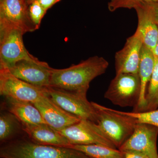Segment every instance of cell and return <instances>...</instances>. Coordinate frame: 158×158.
Segmentation results:
<instances>
[{"instance_id":"6da1fadb","label":"cell","mask_w":158,"mask_h":158,"mask_svg":"<svg viewBox=\"0 0 158 158\" xmlns=\"http://www.w3.org/2000/svg\"><path fill=\"white\" fill-rule=\"evenodd\" d=\"M109 65L103 57L94 56L68 68H53L50 87L87 93L91 81L105 73Z\"/></svg>"},{"instance_id":"7a4b0ae2","label":"cell","mask_w":158,"mask_h":158,"mask_svg":"<svg viewBox=\"0 0 158 158\" xmlns=\"http://www.w3.org/2000/svg\"><path fill=\"white\" fill-rule=\"evenodd\" d=\"M2 158H90L84 153L69 147L43 145L29 138L6 142L0 148Z\"/></svg>"},{"instance_id":"3957f363","label":"cell","mask_w":158,"mask_h":158,"mask_svg":"<svg viewBox=\"0 0 158 158\" xmlns=\"http://www.w3.org/2000/svg\"><path fill=\"white\" fill-rule=\"evenodd\" d=\"M98 112L97 124L116 148H119L131 135L137 123L135 118L122 111L92 102Z\"/></svg>"},{"instance_id":"277c9868","label":"cell","mask_w":158,"mask_h":158,"mask_svg":"<svg viewBox=\"0 0 158 158\" xmlns=\"http://www.w3.org/2000/svg\"><path fill=\"white\" fill-rule=\"evenodd\" d=\"M141 83L138 73H119L110 82L105 98L122 107H135L140 95Z\"/></svg>"},{"instance_id":"5b68a950","label":"cell","mask_w":158,"mask_h":158,"mask_svg":"<svg viewBox=\"0 0 158 158\" xmlns=\"http://www.w3.org/2000/svg\"><path fill=\"white\" fill-rule=\"evenodd\" d=\"M48 93L56 104L66 112L77 116L97 123L98 112L88 101L87 93L73 92L54 87L47 88Z\"/></svg>"},{"instance_id":"8992f818","label":"cell","mask_w":158,"mask_h":158,"mask_svg":"<svg viewBox=\"0 0 158 158\" xmlns=\"http://www.w3.org/2000/svg\"><path fill=\"white\" fill-rule=\"evenodd\" d=\"M24 34L16 28L0 27V68H9L21 60L37 59L26 48Z\"/></svg>"},{"instance_id":"52a82bcc","label":"cell","mask_w":158,"mask_h":158,"mask_svg":"<svg viewBox=\"0 0 158 158\" xmlns=\"http://www.w3.org/2000/svg\"><path fill=\"white\" fill-rule=\"evenodd\" d=\"M0 94L34 103L48 94L47 88H40L18 78L7 68H0Z\"/></svg>"},{"instance_id":"ba28073f","label":"cell","mask_w":158,"mask_h":158,"mask_svg":"<svg viewBox=\"0 0 158 158\" xmlns=\"http://www.w3.org/2000/svg\"><path fill=\"white\" fill-rule=\"evenodd\" d=\"M71 144H98L116 148L97 123L90 120L81 119L77 123L59 131Z\"/></svg>"},{"instance_id":"9c48e42d","label":"cell","mask_w":158,"mask_h":158,"mask_svg":"<svg viewBox=\"0 0 158 158\" xmlns=\"http://www.w3.org/2000/svg\"><path fill=\"white\" fill-rule=\"evenodd\" d=\"M158 127L137 123L129 138L118 148L123 152L141 153L149 158H158L157 140Z\"/></svg>"},{"instance_id":"30bf717a","label":"cell","mask_w":158,"mask_h":158,"mask_svg":"<svg viewBox=\"0 0 158 158\" xmlns=\"http://www.w3.org/2000/svg\"><path fill=\"white\" fill-rule=\"evenodd\" d=\"M26 0H1L0 27H12L24 34L37 30L31 21Z\"/></svg>"},{"instance_id":"8fae6325","label":"cell","mask_w":158,"mask_h":158,"mask_svg":"<svg viewBox=\"0 0 158 158\" xmlns=\"http://www.w3.org/2000/svg\"><path fill=\"white\" fill-rule=\"evenodd\" d=\"M7 69L14 76L31 85L40 88L50 87L53 68L47 62L37 59L23 60Z\"/></svg>"},{"instance_id":"7c38bea8","label":"cell","mask_w":158,"mask_h":158,"mask_svg":"<svg viewBox=\"0 0 158 158\" xmlns=\"http://www.w3.org/2000/svg\"><path fill=\"white\" fill-rule=\"evenodd\" d=\"M143 45L141 34L136 31L135 34L127 39L123 48L115 54L116 74L138 73Z\"/></svg>"},{"instance_id":"4fadbf2b","label":"cell","mask_w":158,"mask_h":158,"mask_svg":"<svg viewBox=\"0 0 158 158\" xmlns=\"http://www.w3.org/2000/svg\"><path fill=\"white\" fill-rule=\"evenodd\" d=\"M34 104L39 110L47 124L58 131L77 123L81 119L56 104L48 94Z\"/></svg>"},{"instance_id":"5bb4252c","label":"cell","mask_w":158,"mask_h":158,"mask_svg":"<svg viewBox=\"0 0 158 158\" xmlns=\"http://www.w3.org/2000/svg\"><path fill=\"white\" fill-rule=\"evenodd\" d=\"M138 19L136 31L141 34L143 44L154 52L158 40V26L148 3L140 4L135 8Z\"/></svg>"},{"instance_id":"9a60e30c","label":"cell","mask_w":158,"mask_h":158,"mask_svg":"<svg viewBox=\"0 0 158 158\" xmlns=\"http://www.w3.org/2000/svg\"><path fill=\"white\" fill-rule=\"evenodd\" d=\"M22 128L29 139L37 144L63 147L71 145L67 138L48 124L23 126Z\"/></svg>"},{"instance_id":"2e32d148","label":"cell","mask_w":158,"mask_h":158,"mask_svg":"<svg viewBox=\"0 0 158 158\" xmlns=\"http://www.w3.org/2000/svg\"><path fill=\"white\" fill-rule=\"evenodd\" d=\"M6 98L7 110L16 117L22 126L47 124L34 104L9 98Z\"/></svg>"},{"instance_id":"e0dca14e","label":"cell","mask_w":158,"mask_h":158,"mask_svg":"<svg viewBox=\"0 0 158 158\" xmlns=\"http://www.w3.org/2000/svg\"><path fill=\"white\" fill-rule=\"evenodd\" d=\"M155 59L153 52L143 45L138 71L141 83L140 98L138 104L134 108L133 112H142L143 111L145 105V95L153 71Z\"/></svg>"},{"instance_id":"ac0fdd59","label":"cell","mask_w":158,"mask_h":158,"mask_svg":"<svg viewBox=\"0 0 158 158\" xmlns=\"http://www.w3.org/2000/svg\"><path fill=\"white\" fill-rule=\"evenodd\" d=\"M69 148L77 150L84 153L90 158H124V153L116 148L98 145H75Z\"/></svg>"},{"instance_id":"d6986e66","label":"cell","mask_w":158,"mask_h":158,"mask_svg":"<svg viewBox=\"0 0 158 158\" xmlns=\"http://www.w3.org/2000/svg\"><path fill=\"white\" fill-rule=\"evenodd\" d=\"M155 64L145 95V105L142 112L156 110L158 107V59Z\"/></svg>"},{"instance_id":"ffe728a7","label":"cell","mask_w":158,"mask_h":158,"mask_svg":"<svg viewBox=\"0 0 158 158\" xmlns=\"http://www.w3.org/2000/svg\"><path fill=\"white\" fill-rule=\"evenodd\" d=\"M20 122L10 112L1 113L0 116V141L6 143L14 135L19 128Z\"/></svg>"},{"instance_id":"44dd1931","label":"cell","mask_w":158,"mask_h":158,"mask_svg":"<svg viewBox=\"0 0 158 158\" xmlns=\"http://www.w3.org/2000/svg\"><path fill=\"white\" fill-rule=\"evenodd\" d=\"M135 118L137 123H147L158 127V109L144 112H125Z\"/></svg>"},{"instance_id":"7402d4cb","label":"cell","mask_w":158,"mask_h":158,"mask_svg":"<svg viewBox=\"0 0 158 158\" xmlns=\"http://www.w3.org/2000/svg\"><path fill=\"white\" fill-rule=\"evenodd\" d=\"M156 2L158 0H110L108 8L109 11L113 12L119 9H135L142 3Z\"/></svg>"},{"instance_id":"603a6c76","label":"cell","mask_w":158,"mask_h":158,"mask_svg":"<svg viewBox=\"0 0 158 158\" xmlns=\"http://www.w3.org/2000/svg\"><path fill=\"white\" fill-rule=\"evenodd\" d=\"M46 11L40 4L37 0H36L29 5V16L37 30L39 29L41 20Z\"/></svg>"},{"instance_id":"cb8c5ba5","label":"cell","mask_w":158,"mask_h":158,"mask_svg":"<svg viewBox=\"0 0 158 158\" xmlns=\"http://www.w3.org/2000/svg\"><path fill=\"white\" fill-rule=\"evenodd\" d=\"M60 1L61 0H37L43 9L46 11Z\"/></svg>"},{"instance_id":"d4e9b609","label":"cell","mask_w":158,"mask_h":158,"mask_svg":"<svg viewBox=\"0 0 158 158\" xmlns=\"http://www.w3.org/2000/svg\"><path fill=\"white\" fill-rule=\"evenodd\" d=\"M148 3L152 11L155 21L158 26V2H152Z\"/></svg>"},{"instance_id":"484cf974","label":"cell","mask_w":158,"mask_h":158,"mask_svg":"<svg viewBox=\"0 0 158 158\" xmlns=\"http://www.w3.org/2000/svg\"><path fill=\"white\" fill-rule=\"evenodd\" d=\"M124 153V158H149L148 156L141 153L134 152Z\"/></svg>"},{"instance_id":"4316f807","label":"cell","mask_w":158,"mask_h":158,"mask_svg":"<svg viewBox=\"0 0 158 158\" xmlns=\"http://www.w3.org/2000/svg\"><path fill=\"white\" fill-rule=\"evenodd\" d=\"M154 54L155 56L158 59V40L156 48L155 49L154 52Z\"/></svg>"},{"instance_id":"83f0119b","label":"cell","mask_w":158,"mask_h":158,"mask_svg":"<svg viewBox=\"0 0 158 158\" xmlns=\"http://www.w3.org/2000/svg\"><path fill=\"white\" fill-rule=\"evenodd\" d=\"M35 1H36V0H26V2H27V4L28 5H30V4L33 3Z\"/></svg>"}]
</instances>
